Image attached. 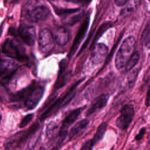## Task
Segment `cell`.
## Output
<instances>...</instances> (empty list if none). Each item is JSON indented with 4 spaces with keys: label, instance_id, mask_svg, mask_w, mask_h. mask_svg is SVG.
<instances>
[{
    "label": "cell",
    "instance_id": "obj_1",
    "mask_svg": "<svg viewBox=\"0 0 150 150\" xmlns=\"http://www.w3.org/2000/svg\"><path fill=\"white\" fill-rule=\"evenodd\" d=\"M1 51L6 56L21 62H27L29 59L24 46L15 39H6L2 44Z\"/></svg>",
    "mask_w": 150,
    "mask_h": 150
},
{
    "label": "cell",
    "instance_id": "obj_2",
    "mask_svg": "<svg viewBox=\"0 0 150 150\" xmlns=\"http://www.w3.org/2000/svg\"><path fill=\"white\" fill-rule=\"evenodd\" d=\"M136 40L132 36H128L121 43L117 53L115 59V66L118 70L123 69L134 52Z\"/></svg>",
    "mask_w": 150,
    "mask_h": 150
},
{
    "label": "cell",
    "instance_id": "obj_3",
    "mask_svg": "<svg viewBox=\"0 0 150 150\" xmlns=\"http://www.w3.org/2000/svg\"><path fill=\"white\" fill-rule=\"evenodd\" d=\"M40 128L38 122H35L31 125L26 131H21L8 137L4 142L5 149H13L19 146L21 144H24L27 139Z\"/></svg>",
    "mask_w": 150,
    "mask_h": 150
},
{
    "label": "cell",
    "instance_id": "obj_4",
    "mask_svg": "<svg viewBox=\"0 0 150 150\" xmlns=\"http://www.w3.org/2000/svg\"><path fill=\"white\" fill-rule=\"evenodd\" d=\"M81 81L82 80H80L79 81L76 82L75 84H74L73 86L69 90V91L64 96H63L62 97L58 98L56 101H54L43 114H41V115L40 116V120L43 121L45 120L50 115H51L53 113L56 112L57 110H59L63 106H64L66 104H67L69 102L71 101V100L74 97L75 94V89Z\"/></svg>",
    "mask_w": 150,
    "mask_h": 150
},
{
    "label": "cell",
    "instance_id": "obj_5",
    "mask_svg": "<svg viewBox=\"0 0 150 150\" xmlns=\"http://www.w3.org/2000/svg\"><path fill=\"white\" fill-rule=\"evenodd\" d=\"M54 39L52 32L47 29L41 30L38 35L39 49L43 53L51 52L54 47Z\"/></svg>",
    "mask_w": 150,
    "mask_h": 150
},
{
    "label": "cell",
    "instance_id": "obj_6",
    "mask_svg": "<svg viewBox=\"0 0 150 150\" xmlns=\"http://www.w3.org/2000/svg\"><path fill=\"white\" fill-rule=\"evenodd\" d=\"M134 109L132 105H124L120 111V115L116 120L117 126L122 129H127L134 117Z\"/></svg>",
    "mask_w": 150,
    "mask_h": 150
},
{
    "label": "cell",
    "instance_id": "obj_7",
    "mask_svg": "<svg viewBox=\"0 0 150 150\" xmlns=\"http://www.w3.org/2000/svg\"><path fill=\"white\" fill-rule=\"evenodd\" d=\"M50 13V9L47 6L39 5L29 10L26 13V18L30 22H38L46 19Z\"/></svg>",
    "mask_w": 150,
    "mask_h": 150
},
{
    "label": "cell",
    "instance_id": "obj_8",
    "mask_svg": "<svg viewBox=\"0 0 150 150\" xmlns=\"http://www.w3.org/2000/svg\"><path fill=\"white\" fill-rule=\"evenodd\" d=\"M18 32L19 37L25 44L29 46L35 45L36 33L34 26L22 23L20 25Z\"/></svg>",
    "mask_w": 150,
    "mask_h": 150
},
{
    "label": "cell",
    "instance_id": "obj_9",
    "mask_svg": "<svg viewBox=\"0 0 150 150\" xmlns=\"http://www.w3.org/2000/svg\"><path fill=\"white\" fill-rule=\"evenodd\" d=\"M85 107H79L71 111L63 121L62 126L59 129L58 135L59 137L63 140L67 134V129L77 119L81 112L84 110Z\"/></svg>",
    "mask_w": 150,
    "mask_h": 150
},
{
    "label": "cell",
    "instance_id": "obj_10",
    "mask_svg": "<svg viewBox=\"0 0 150 150\" xmlns=\"http://www.w3.org/2000/svg\"><path fill=\"white\" fill-rule=\"evenodd\" d=\"M108 49L107 46L101 43H95L92 46L90 59L92 63L98 64L103 62L107 55Z\"/></svg>",
    "mask_w": 150,
    "mask_h": 150
},
{
    "label": "cell",
    "instance_id": "obj_11",
    "mask_svg": "<svg viewBox=\"0 0 150 150\" xmlns=\"http://www.w3.org/2000/svg\"><path fill=\"white\" fill-rule=\"evenodd\" d=\"M45 88L42 86H38L30 92L25 101V106L28 110L34 109L43 96Z\"/></svg>",
    "mask_w": 150,
    "mask_h": 150
},
{
    "label": "cell",
    "instance_id": "obj_12",
    "mask_svg": "<svg viewBox=\"0 0 150 150\" xmlns=\"http://www.w3.org/2000/svg\"><path fill=\"white\" fill-rule=\"evenodd\" d=\"M89 17L88 16L87 18H86L84 21H83V23L81 25V26H80L77 34L75 36V38L74 39L73 41V43L71 46V47L70 49V52L68 54V56L69 57H71L76 52L77 47L79 46V45H80L81 41L82 40L83 38H84L86 32L88 29V25H89Z\"/></svg>",
    "mask_w": 150,
    "mask_h": 150
},
{
    "label": "cell",
    "instance_id": "obj_13",
    "mask_svg": "<svg viewBox=\"0 0 150 150\" xmlns=\"http://www.w3.org/2000/svg\"><path fill=\"white\" fill-rule=\"evenodd\" d=\"M18 64L10 60H0V77H5L12 75L16 70Z\"/></svg>",
    "mask_w": 150,
    "mask_h": 150
},
{
    "label": "cell",
    "instance_id": "obj_14",
    "mask_svg": "<svg viewBox=\"0 0 150 150\" xmlns=\"http://www.w3.org/2000/svg\"><path fill=\"white\" fill-rule=\"evenodd\" d=\"M54 39L60 46L66 45L70 39V34L67 29L64 27H59L54 32Z\"/></svg>",
    "mask_w": 150,
    "mask_h": 150
},
{
    "label": "cell",
    "instance_id": "obj_15",
    "mask_svg": "<svg viewBox=\"0 0 150 150\" xmlns=\"http://www.w3.org/2000/svg\"><path fill=\"white\" fill-rule=\"evenodd\" d=\"M108 95L103 94L97 97L93 102L91 107L87 111V115H90L93 114L96 111L103 108L106 105L108 100Z\"/></svg>",
    "mask_w": 150,
    "mask_h": 150
},
{
    "label": "cell",
    "instance_id": "obj_16",
    "mask_svg": "<svg viewBox=\"0 0 150 150\" xmlns=\"http://www.w3.org/2000/svg\"><path fill=\"white\" fill-rule=\"evenodd\" d=\"M89 121L86 119H83L79 122H77L70 129L69 136L70 139H73L77 137L80 136L86 129L87 125H88Z\"/></svg>",
    "mask_w": 150,
    "mask_h": 150
},
{
    "label": "cell",
    "instance_id": "obj_17",
    "mask_svg": "<svg viewBox=\"0 0 150 150\" xmlns=\"http://www.w3.org/2000/svg\"><path fill=\"white\" fill-rule=\"evenodd\" d=\"M107 127V124L106 122H103L98 126L94 138L91 139L94 146L95 144H97L103 138L104 135L106 131Z\"/></svg>",
    "mask_w": 150,
    "mask_h": 150
},
{
    "label": "cell",
    "instance_id": "obj_18",
    "mask_svg": "<svg viewBox=\"0 0 150 150\" xmlns=\"http://www.w3.org/2000/svg\"><path fill=\"white\" fill-rule=\"evenodd\" d=\"M58 129V124L56 122L52 121L49 123L46 129V134L47 138L49 139L54 138L56 136L57 132L59 133V130Z\"/></svg>",
    "mask_w": 150,
    "mask_h": 150
},
{
    "label": "cell",
    "instance_id": "obj_19",
    "mask_svg": "<svg viewBox=\"0 0 150 150\" xmlns=\"http://www.w3.org/2000/svg\"><path fill=\"white\" fill-rule=\"evenodd\" d=\"M139 52L138 51L134 52L124 67L125 71L127 72L131 71L133 69V67L137 64L139 60Z\"/></svg>",
    "mask_w": 150,
    "mask_h": 150
},
{
    "label": "cell",
    "instance_id": "obj_20",
    "mask_svg": "<svg viewBox=\"0 0 150 150\" xmlns=\"http://www.w3.org/2000/svg\"><path fill=\"white\" fill-rule=\"evenodd\" d=\"M111 26V23L110 22H106V23H104L103 24H102L101 25V26L98 28V29L97 30L96 34L92 41L91 43V46H93L95 43L99 39V38L100 37V36H101L103 33L107 30L108 28H110Z\"/></svg>",
    "mask_w": 150,
    "mask_h": 150
},
{
    "label": "cell",
    "instance_id": "obj_21",
    "mask_svg": "<svg viewBox=\"0 0 150 150\" xmlns=\"http://www.w3.org/2000/svg\"><path fill=\"white\" fill-rule=\"evenodd\" d=\"M83 15H84L83 12H80L77 14H75L69 18L65 19L64 21V23L66 25L71 26V25L76 23L79 21H80L81 19V18H83Z\"/></svg>",
    "mask_w": 150,
    "mask_h": 150
},
{
    "label": "cell",
    "instance_id": "obj_22",
    "mask_svg": "<svg viewBox=\"0 0 150 150\" xmlns=\"http://www.w3.org/2000/svg\"><path fill=\"white\" fill-rule=\"evenodd\" d=\"M38 130L36 131H35L33 134L32 136H31L30 139L29 141V148L30 149H33L34 148L36 144H38V142L40 138V133H39L38 132Z\"/></svg>",
    "mask_w": 150,
    "mask_h": 150
},
{
    "label": "cell",
    "instance_id": "obj_23",
    "mask_svg": "<svg viewBox=\"0 0 150 150\" xmlns=\"http://www.w3.org/2000/svg\"><path fill=\"white\" fill-rule=\"evenodd\" d=\"M138 70L137 69L130 71L127 77V82L129 87H132L137 77Z\"/></svg>",
    "mask_w": 150,
    "mask_h": 150
},
{
    "label": "cell",
    "instance_id": "obj_24",
    "mask_svg": "<svg viewBox=\"0 0 150 150\" xmlns=\"http://www.w3.org/2000/svg\"><path fill=\"white\" fill-rule=\"evenodd\" d=\"M143 42L145 47L147 49H150V25L146 28L144 33Z\"/></svg>",
    "mask_w": 150,
    "mask_h": 150
},
{
    "label": "cell",
    "instance_id": "obj_25",
    "mask_svg": "<svg viewBox=\"0 0 150 150\" xmlns=\"http://www.w3.org/2000/svg\"><path fill=\"white\" fill-rule=\"evenodd\" d=\"M79 11L78 9H56L55 12L59 15H68Z\"/></svg>",
    "mask_w": 150,
    "mask_h": 150
},
{
    "label": "cell",
    "instance_id": "obj_26",
    "mask_svg": "<svg viewBox=\"0 0 150 150\" xmlns=\"http://www.w3.org/2000/svg\"><path fill=\"white\" fill-rule=\"evenodd\" d=\"M33 114H29L25 116L23 118L22 120L21 123L19 124V127L20 128H23L26 127L33 119Z\"/></svg>",
    "mask_w": 150,
    "mask_h": 150
},
{
    "label": "cell",
    "instance_id": "obj_27",
    "mask_svg": "<svg viewBox=\"0 0 150 150\" xmlns=\"http://www.w3.org/2000/svg\"><path fill=\"white\" fill-rule=\"evenodd\" d=\"M65 1L67 2L77 4L83 5H87L91 1V0H65Z\"/></svg>",
    "mask_w": 150,
    "mask_h": 150
},
{
    "label": "cell",
    "instance_id": "obj_28",
    "mask_svg": "<svg viewBox=\"0 0 150 150\" xmlns=\"http://www.w3.org/2000/svg\"><path fill=\"white\" fill-rule=\"evenodd\" d=\"M94 145L93 144V142L91 141V139L88 140L87 141H86L83 145L82 146V147L81 148V149H91L93 147Z\"/></svg>",
    "mask_w": 150,
    "mask_h": 150
},
{
    "label": "cell",
    "instance_id": "obj_29",
    "mask_svg": "<svg viewBox=\"0 0 150 150\" xmlns=\"http://www.w3.org/2000/svg\"><path fill=\"white\" fill-rule=\"evenodd\" d=\"M145 131H145V128H141V129L139 131V133L136 135L135 139H136L137 140H138V141L140 140V139L142 138V137L144 136V135L145 134Z\"/></svg>",
    "mask_w": 150,
    "mask_h": 150
},
{
    "label": "cell",
    "instance_id": "obj_30",
    "mask_svg": "<svg viewBox=\"0 0 150 150\" xmlns=\"http://www.w3.org/2000/svg\"><path fill=\"white\" fill-rule=\"evenodd\" d=\"M145 104L146 106H149L150 104V85L148 87L146 92V96L145 98Z\"/></svg>",
    "mask_w": 150,
    "mask_h": 150
},
{
    "label": "cell",
    "instance_id": "obj_31",
    "mask_svg": "<svg viewBox=\"0 0 150 150\" xmlns=\"http://www.w3.org/2000/svg\"><path fill=\"white\" fill-rule=\"evenodd\" d=\"M114 1L116 5L118 6H122L125 5L128 0H114Z\"/></svg>",
    "mask_w": 150,
    "mask_h": 150
},
{
    "label": "cell",
    "instance_id": "obj_32",
    "mask_svg": "<svg viewBox=\"0 0 150 150\" xmlns=\"http://www.w3.org/2000/svg\"><path fill=\"white\" fill-rule=\"evenodd\" d=\"M149 80H150V66L148 69L147 72L145 74V76L144 77V80L145 81H148Z\"/></svg>",
    "mask_w": 150,
    "mask_h": 150
},
{
    "label": "cell",
    "instance_id": "obj_33",
    "mask_svg": "<svg viewBox=\"0 0 150 150\" xmlns=\"http://www.w3.org/2000/svg\"><path fill=\"white\" fill-rule=\"evenodd\" d=\"M1 119H2V114H1V111H0V123H1Z\"/></svg>",
    "mask_w": 150,
    "mask_h": 150
},
{
    "label": "cell",
    "instance_id": "obj_34",
    "mask_svg": "<svg viewBox=\"0 0 150 150\" xmlns=\"http://www.w3.org/2000/svg\"><path fill=\"white\" fill-rule=\"evenodd\" d=\"M149 1H150V0H149Z\"/></svg>",
    "mask_w": 150,
    "mask_h": 150
}]
</instances>
